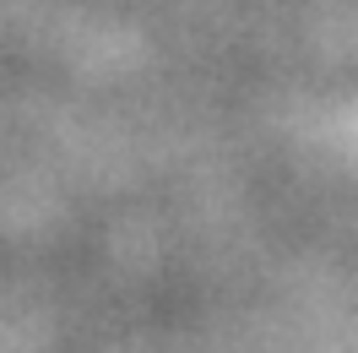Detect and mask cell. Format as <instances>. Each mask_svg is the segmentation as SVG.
Listing matches in <instances>:
<instances>
[]
</instances>
